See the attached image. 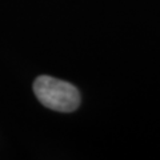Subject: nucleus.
<instances>
[{
	"mask_svg": "<svg viewBox=\"0 0 160 160\" xmlns=\"http://www.w3.org/2000/svg\"><path fill=\"white\" fill-rule=\"evenodd\" d=\"M33 92L43 106L53 111L72 112L80 104V95L76 87L46 75L35 80Z\"/></svg>",
	"mask_w": 160,
	"mask_h": 160,
	"instance_id": "obj_1",
	"label": "nucleus"
}]
</instances>
